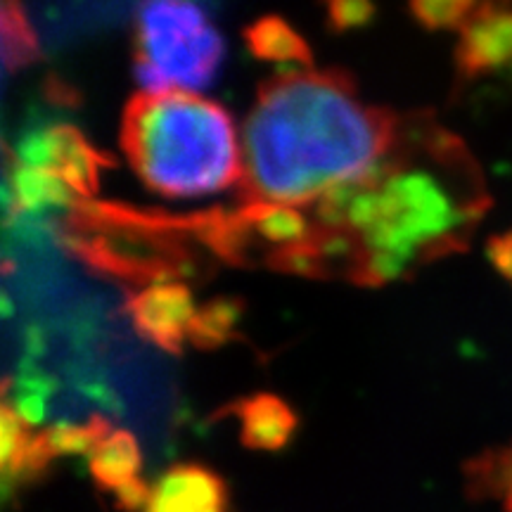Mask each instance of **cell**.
Here are the masks:
<instances>
[{
  "label": "cell",
  "instance_id": "19",
  "mask_svg": "<svg viewBox=\"0 0 512 512\" xmlns=\"http://www.w3.org/2000/svg\"><path fill=\"white\" fill-rule=\"evenodd\" d=\"M479 3L470 0H418L411 5L413 17L427 29H463Z\"/></svg>",
  "mask_w": 512,
  "mask_h": 512
},
{
  "label": "cell",
  "instance_id": "14",
  "mask_svg": "<svg viewBox=\"0 0 512 512\" xmlns=\"http://www.w3.org/2000/svg\"><path fill=\"white\" fill-rule=\"evenodd\" d=\"M5 200L10 209L19 211H46V209H72L79 197L64 185L60 178L34 166L15 164L8 169V188Z\"/></svg>",
  "mask_w": 512,
  "mask_h": 512
},
{
  "label": "cell",
  "instance_id": "12",
  "mask_svg": "<svg viewBox=\"0 0 512 512\" xmlns=\"http://www.w3.org/2000/svg\"><path fill=\"white\" fill-rule=\"evenodd\" d=\"M240 422V441L254 451H280L297 432V413L275 394H254L226 408Z\"/></svg>",
  "mask_w": 512,
  "mask_h": 512
},
{
  "label": "cell",
  "instance_id": "9",
  "mask_svg": "<svg viewBox=\"0 0 512 512\" xmlns=\"http://www.w3.org/2000/svg\"><path fill=\"white\" fill-rule=\"evenodd\" d=\"M143 453L138 439L126 430H114L88 456V472L95 486L105 494H112L119 510L143 512L150 498L152 484L140 477Z\"/></svg>",
  "mask_w": 512,
  "mask_h": 512
},
{
  "label": "cell",
  "instance_id": "3",
  "mask_svg": "<svg viewBox=\"0 0 512 512\" xmlns=\"http://www.w3.org/2000/svg\"><path fill=\"white\" fill-rule=\"evenodd\" d=\"M121 150L147 188L174 200L242 183L233 117L202 95L136 93L121 114Z\"/></svg>",
  "mask_w": 512,
  "mask_h": 512
},
{
  "label": "cell",
  "instance_id": "16",
  "mask_svg": "<svg viewBox=\"0 0 512 512\" xmlns=\"http://www.w3.org/2000/svg\"><path fill=\"white\" fill-rule=\"evenodd\" d=\"M242 316V302L228 297H216L200 306L190 328V344L197 349H216L233 339Z\"/></svg>",
  "mask_w": 512,
  "mask_h": 512
},
{
  "label": "cell",
  "instance_id": "4",
  "mask_svg": "<svg viewBox=\"0 0 512 512\" xmlns=\"http://www.w3.org/2000/svg\"><path fill=\"white\" fill-rule=\"evenodd\" d=\"M62 245L95 273L126 285H162L207 273L214 256L200 219L119 202L79 200L60 223Z\"/></svg>",
  "mask_w": 512,
  "mask_h": 512
},
{
  "label": "cell",
  "instance_id": "5",
  "mask_svg": "<svg viewBox=\"0 0 512 512\" xmlns=\"http://www.w3.org/2000/svg\"><path fill=\"white\" fill-rule=\"evenodd\" d=\"M223 62V38L195 3H145L136 17V74L150 93L204 88Z\"/></svg>",
  "mask_w": 512,
  "mask_h": 512
},
{
  "label": "cell",
  "instance_id": "1",
  "mask_svg": "<svg viewBox=\"0 0 512 512\" xmlns=\"http://www.w3.org/2000/svg\"><path fill=\"white\" fill-rule=\"evenodd\" d=\"M311 207L351 245V283L377 287L463 252L491 197L463 140L430 114H411L380 166Z\"/></svg>",
  "mask_w": 512,
  "mask_h": 512
},
{
  "label": "cell",
  "instance_id": "15",
  "mask_svg": "<svg viewBox=\"0 0 512 512\" xmlns=\"http://www.w3.org/2000/svg\"><path fill=\"white\" fill-rule=\"evenodd\" d=\"M467 491L475 498L501 503L503 512H512V444L491 448L465 465Z\"/></svg>",
  "mask_w": 512,
  "mask_h": 512
},
{
  "label": "cell",
  "instance_id": "10",
  "mask_svg": "<svg viewBox=\"0 0 512 512\" xmlns=\"http://www.w3.org/2000/svg\"><path fill=\"white\" fill-rule=\"evenodd\" d=\"M0 472H3V491L10 496L38 477L46 475L53 465L55 453L46 439V430H34L10 399H3L0 411Z\"/></svg>",
  "mask_w": 512,
  "mask_h": 512
},
{
  "label": "cell",
  "instance_id": "6",
  "mask_svg": "<svg viewBox=\"0 0 512 512\" xmlns=\"http://www.w3.org/2000/svg\"><path fill=\"white\" fill-rule=\"evenodd\" d=\"M15 157L19 164L60 178L79 200H91L100 188L102 171L114 166V159L88 143L72 124H55L29 133L19 140Z\"/></svg>",
  "mask_w": 512,
  "mask_h": 512
},
{
  "label": "cell",
  "instance_id": "17",
  "mask_svg": "<svg viewBox=\"0 0 512 512\" xmlns=\"http://www.w3.org/2000/svg\"><path fill=\"white\" fill-rule=\"evenodd\" d=\"M0 31H3V62L5 69L27 67L41 55L38 38L31 29L24 10L15 3H3L0 8Z\"/></svg>",
  "mask_w": 512,
  "mask_h": 512
},
{
  "label": "cell",
  "instance_id": "20",
  "mask_svg": "<svg viewBox=\"0 0 512 512\" xmlns=\"http://www.w3.org/2000/svg\"><path fill=\"white\" fill-rule=\"evenodd\" d=\"M325 12H328V24L332 31H347L368 24L375 17V5L337 0V3H330Z\"/></svg>",
  "mask_w": 512,
  "mask_h": 512
},
{
  "label": "cell",
  "instance_id": "2",
  "mask_svg": "<svg viewBox=\"0 0 512 512\" xmlns=\"http://www.w3.org/2000/svg\"><path fill=\"white\" fill-rule=\"evenodd\" d=\"M401 114L370 105L342 69L264 81L245 121V202L309 204L368 176L392 152Z\"/></svg>",
  "mask_w": 512,
  "mask_h": 512
},
{
  "label": "cell",
  "instance_id": "7",
  "mask_svg": "<svg viewBox=\"0 0 512 512\" xmlns=\"http://www.w3.org/2000/svg\"><path fill=\"white\" fill-rule=\"evenodd\" d=\"M126 313L140 337L169 354H181L183 344L190 342L197 306L188 285L162 283L131 294Z\"/></svg>",
  "mask_w": 512,
  "mask_h": 512
},
{
  "label": "cell",
  "instance_id": "13",
  "mask_svg": "<svg viewBox=\"0 0 512 512\" xmlns=\"http://www.w3.org/2000/svg\"><path fill=\"white\" fill-rule=\"evenodd\" d=\"M245 41L249 53L256 60L299 64V67H313V53L304 36L292 27L290 22L278 15L259 17L245 29Z\"/></svg>",
  "mask_w": 512,
  "mask_h": 512
},
{
  "label": "cell",
  "instance_id": "11",
  "mask_svg": "<svg viewBox=\"0 0 512 512\" xmlns=\"http://www.w3.org/2000/svg\"><path fill=\"white\" fill-rule=\"evenodd\" d=\"M143 512H228V486L204 465H174L152 484Z\"/></svg>",
  "mask_w": 512,
  "mask_h": 512
},
{
  "label": "cell",
  "instance_id": "21",
  "mask_svg": "<svg viewBox=\"0 0 512 512\" xmlns=\"http://www.w3.org/2000/svg\"><path fill=\"white\" fill-rule=\"evenodd\" d=\"M489 259L496 271L512 283V228L489 240Z\"/></svg>",
  "mask_w": 512,
  "mask_h": 512
},
{
  "label": "cell",
  "instance_id": "8",
  "mask_svg": "<svg viewBox=\"0 0 512 512\" xmlns=\"http://www.w3.org/2000/svg\"><path fill=\"white\" fill-rule=\"evenodd\" d=\"M460 79H479L512 69V8L501 3H479L456 46Z\"/></svg>",
  "mask_w": 512,
  "mask_h": 512
},
{
  "label": "cell",
  "instance_id": "18",
  "mask_svg": "<svg viewBox=\"0 0 512 512\" xmlns=\"http://www.w3.org/2000/svg\"><path fill=\"white\" fill-rule=\"evenodd\" d=\"M112 432L110 422L100 415H93L88 422H57L46 430V439L55 458L81 456V453L91 456L93 448L105 437H110Z\"/></svg>",
  "mask_w": 512,
  "mask_h": 512
}]
</instances>
